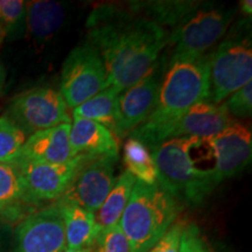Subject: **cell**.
Wrapping results in <instances>:
<instances>
[{
	"mask_svg": "<svg viewBox=\"0 0 252 252\" xmlns=\"http://www.w3.org/2000/svg\"><path fill=\"white\" fill-rule=\"evenodd\" d=\"M69 137L74 157H118L117 139L108 128L98 123L72 117Z\"/></svg>",
	"mask_w": 252,
	"mask_h": 252,
	"instance_id": "16",
	"label": "cell"
},
{
	"mask_svg": "<svg viewBox=\"0 0 252 252\" xmlns=\"http://www.w3.org/2000/svg\"><path fill=\"white\" fill-rule=\"evenodd\" d=\"M118 98L119 93L108 87L77 108L72 109V117L86 118L98 123L108 128L115 137L123 138Z\"/></svg>",
	"mask_w": 252,
	"mask_h": 252,
	"instance_id": "18",
	"label": "cell"
},
{
	"mask_svg": "<svg viewBox=\"0 0 252 252\" xmlns=\"http://www.w3.org/2000/svg\"><path fill=\"white\" fill-rule=\"evenodd\" d=\"M70 123L35 132L27 138L19 158L31 161L60 165L70 161Z\"/></svg>",
	"mask_w": 252,
	"mask_h": 252,
	"instance_id": "15",
	"label": "cell"
},
{
	"mask_svg": "<svg viewBox=\"0 0 252 252\" xmlns=\"http://www.w3.org/2000/svg\"><path fill=\"white\" fill-rule=\"evenodd\" d=\"M118 157H91L81 167L60 203L75 204L96 214L115 185Z\"/></svg>",
	"mask_w": 252,
	"mask_h": 252,
	"instance_id": "10",
	"label": "cell"
},
{
	"mask_svg": "<svg viewBox=\"0 0 252 252\" xmlns=\"http://www.w3.org/2000/svg\"><path fill=\"white\" fill-rule=\"evenodd\" d=\"M244 19L235 25L209 54L210 93L208 102L220 104L252 78L250 25Z\"/></svg>",
	"mask_w": 252,
	"mask_h": 252,
	"instance_id": "5",
	"label": "cell"
},
{
	"mask_svg": "<svg viewBox=\"0 0 252 252\" xmlns=\"http://www.w3.org/2000/svg\"><path fill=\"white\" fill-rule=\"evenodd\" d=\"M87 27L88 42L99 53L106 69L108 87L119 94L146 76L168 46V31L115 5L94 7Z\"/></svg>",
	"mask_w": 252,
	"mask_h": 252,
	"instance_id": "1",
	"label": "cell"
},
{
	"mask_svg": "<svg viewBox=\"0 0 252 252\" xmlns=\"http://www.w3.org/2000/svg\"><path fill=\"white\" fill-rule=\"evenodd\" d=\"M27 137L35 132L70 123L69 108L60 90L50 87L32 88L13 97L4 113Z\"/></svg>",
	"mask_w": 252,
	"mask_h": 252,
	"instance_id": "8",
	"label": "cell"
},
{
	"mask_svg": "<svg viewBox=\"0 0 252 252\" xmlns=\"http://www.w3.org/2000/svg\"><path fill=\"white\" fill-rule=\"evenodd\" d=\"M182 203L159 184L135 181L131 196L119 220L130 252H149L174 224Z\"/></svg>",
	"mask_w": 252,
	"mask_h": 252,
	"instance_id": "3",
	"label": "cell"
},
{
	"mask_svg": "<svg viewBox=\"0 0 252 252\" xmlns=\"http://www.w3.org/2000/svg\"><path fill=\"white\" fill-rule=\"evenodd\" d=\"M236 8L200 5L185 23L169 33L168 46H174L171 60L206 55L226 33Z\"/></svg>",
	"mask_w": 252,
	"mask_h": 252,
	"instance_id": "6",
	"label": "cell"
},
{
	"mask_svg": "<svg viewBox=\"0 0 252 252\" xmlns=\"http://www.w3.org/2000/svg\"><path fill=\"white\" fill-rule=\"evenodd\" d=\"M6 77H7V74H6V69L2 63L0 62V94H2V91L5 89L6 84Z\"/></svg>",
	"mask_w": 252,
	"mask_h": 252,
	"instance_id": "31",
	"label": "cell"
},
{
	"mask_svg": "<svg viewBox=\"0 0 252 252\" xmlns=\"http://www.w3.org/2000/svg\"><path fill=\"white\" fill-rule=\"evenodd\" d=\"M26 5L23 0H0V27L14 33L26 19Z\"/></svg>",
	"mask_w": 252,
	"mask_h": 252,
	"instance_id": "26",
	"label": "cell"
},
{
	"mask_svg": "<svg viewBox=\"0 0 252 252\" xmlns=\"http://www.w3.org/2000/svg\"><path fill=\"white\" fill-rule=\"evenodd\" d=\"M65 236L58 202L34 210L18 223L14 252H64Z\"/></svg>",
	"mask_w": 252,
	"mask_h": 252,
	"instance_id": "11",
	"label": "cell"
},
{
	"mask_svg": "<svg viewBox=\"0 0 252 252\" xmlns=\"http://www.w3.org/2000/svg\"><path fill=\"white\" fill-rule=\"evenodd\" d=\"M200 7L195 1H145L135 2L130 8L167 30L174 31Z\"/></svg>",
	"mask_w": 252,
	"mask_h": 252,
	"instance_id": "21",
	"label": "cell"
},
{
	"mask_svg": "<svg viewBox=\"0 0 252 252\" xmlns=\"http://www.w3.org/2000/svg\"><path fill=\"white\" fill-rule=\"evenodd\" d=\"M64 252H93V251H91V249H81V250H72V249L65 248Z\"/></svg>",
	"mask_w": 252,
	"mask_h": 252,
	"instance_id": "32",
	"label": "cell"
},
{
	"mask_svg": "<svg viewBox=\"0 0 252 252\" xmlns=\"http://www.w3.org/2000/svg\"><path fill=\"white\" fill-rule=\"evenodd\" d=\"M1 37H2V32H1V27H0V42H1Z\"/></svg>",
	"mask_w": 252,
	"mask_h": 252,
	"instance_id": "33",
	"label": "cell"
},
{
	"mask_svg": "<svg viewBox=\"0 0 252 252\" xmlns=\"http://www.w3.org/2000/svg\"><path fill=\"white\" fill-rule=\"evenodd\" d=\"M229 115L249 118L252 112V81L222 102Z\"/></svg>",
	"mask_w": 252,
	"mask_h": 252,
	"instance_id": "27",
	"label": "cell"
},
{
	"mask_svg": "<svg viewBox=\"0 0 252 252\" xmlns=\"http://www.w3.org/2000/svg\"><path fill=\"white\" fill-rule=\"evenodd\" d=\"M93 156H77L70 161L60 165L42 163L18 158L15 160L20 171L28 196L35 206L58 201L64 194L81 167Z\"/></svg>",
	"mask_w": 252,
	"mask_h": 252,
	"instance_id": "9",
	"label": "cell"
},
{
	"mask_svg": "<svg viewBox=\"0 0 252 252\" xmlns=\"http://www.w3.org/2000/svg\"><path fill=\"white\" fill-rule=\"evenodd\" d=\"M35 207L28 196L17 163L0 162V220L20 222Z\"/></svg>",
	"mask_w": 252,
	"mask_h": 252,
	"instance_id": "17",
	"label": "cell"
},
{
	"mask_svg": "<svg viewBox=\"0 0 252 252\" xmlns=\"http://www.w3.org/2000/svg\"><path fill=\"white\" fill-rule=\"evenodd\" d=\"M134 185L135 179L128 172L125 171L117 176L108 196L104 200L98 212L94 214L97 235L104 230L119 224V220L122 219Z\"/></svg>",
	"mask_w": 252,
	"mask_h": 252,
	"instance_id": "22",
	"label": "cell"
},
{
	"mask_svg": "<svg viewBox=\"0 0 252 252\" xmlns=\"http://www.w3.org/2000/svg\"><path fill=\"white\" fill-rule=\"evenodd\" d=\"M206 140L176 138L151 150L158 172V184L179 202L200 204L212 194L217 184L213 168L201 169L191 151Z\"/></svg>",
	"mask_w": 252,
	"mask_h": 252,
	"instance_id": "4",
	"label": "cell"
},
{
	"mask_svg": "<svg viewBox=\"0 0 252 252\" xmlns=\"http://www.w3.org/2000/svg\"><path fill=\"white\" fill-rule=\"evenodd\" d=\"M65 11L61 2L39 0L26 5V26L28 33L36 41L49 40L61 28Z\"/></svg>",
	"mask_w": 252,
	"mask_h": 252,
	"instance_id": "20",
	"label": "cell"
},
{
	"mask_svg": "<svg viewBox=\"0 0 252 252\" xmlns=\"http://www.w3.org/2000/svg\"><path fill=\"white\" fill-rule=\"evenodd\" d=\"M106 88L108 74L97 49L88 41L71 49L62 64L60 83L68 108H77Z\"/></svg>",
	"mask_w": 252,
	"mask_h": 252,
	"instance_id": "7",
	"label": "cell"
},
{
	"mask_svg": "<svg viewBox=\"0 0 252 252\" xmlns=\"http://www.w3.org/2000/svg\"><path fill=\"white\" fill-rule=\"evenodd\" d=\"M124 165L126 172L135 179V181L146 185L158 182V172L152 153L141 141L128 137L124 145Z\"/></svg>",
	"mask_w": 252,
	"mask_h": 252,
	"instance_id": "23",
	"label": "cell"
},
{
	"mask_svg": "<svg viewBox=\"0 0 252 252\" xmlns=\"http://www.w3.org/2000/svg\"><path fill=\"white\" fill-rule=\"evenodd\" d=\"M179 252H210L203 243L196 225H186Z\"/></svg>",
	"mask_w": 252,
	"mask_h": 252,
	"instance_id": "29",
	"label": "cell"
},
{
	"mask_svg": "<svg viewBox=\"0 0 252 252\" xmlns=\"http://www.w3.org/2000/svg\"><path fill=\"white\" fill-rule=\"evenodd\" d=\"M58 203L61 207L63 223H64L67 249L81 250V249L93 248L97 237L94 214L75 204Z\"/></svg>",
	"mask_w": 252,
	"mask_h": 252,
	"instance_id": "19",
	"label": "cell"
},
{
	"mask_svg": "<svg viewBox=\"0 0 252 252\" xmlns=\"http://www.w3.org/2000/svg\"><path fill=\"white\" fill-rule=\"evenodd\" d=\"M234 123L222 103L201 102L189 109L182 117L165 128L154 140L151 150L163 141L176 138H195L208 140ZM150 150V151H151Z\"/></svg>",
	"mask_w": 252,
	"mask_h": 252,
	"instance_id": "13",
	"label": "cell"
},
{
	"mask_svg": "<svg viewBox=\"0 0 252 252\" xmlns=\"http://www.w3.org/2000/svg\"><path fill=\"white\" fill-rule=\"evenodd\" d=\"M206 144L215 158L213 172L219 185L241 173L251 160V131L242 124L234 122L215 137L206 140Z\"/></svg>",
	"mask_w": 252,
	"mask_h": 252,
	"instance_id": "14",
	"label": "cell"
},
{
	"mask_svg": "<svg viewBox=\"0 0 252 252\" xmlns=\"http://www.w3.org/2000/svg\"><path fill=\"white\" fill-rule=\"evenodd\" d=\"M25 132L5 115L0 116V162H14L27 140Z\"/></svg>",
	"mask_w": 252,
	"mask_h": 252,
	"instance_id": "24",
	"label": "cell"
},
{
	"mask_svg": "<svg viewBox=\"0 0 252 252\" xmlns=\"http://www.w3.org/2000/svg\"><path fill=\"white\" fill-rule=\"evenodd\" d=\"M167 64V58L161 55L146 76L119 94L118 105L123 138L139 127L152 115L159 100Z\"/></svg>",
	"mask_w": 252,
	"mask_h": 252,
	"instance_id": "12",
	"label": "cell"
},
{
	"mask_svg": "<svg viewBox=\"0 0 252 252\" xmlns=\"http://www.w3.org/2000/svg\"><path fill=\"white\" fill-rule=\"evenodd\" d=\"M93 252H130L127 238L123 234L119 224L109 228L97 235L91 248Z\"/></svg>",
	"mask_w": 252,
	"mask_h": 252,
	"instance_id": "25",
	"label": "cell"
},
{
	"mask_svg": "<svg viewBox=\"0 0 252 252\" xmlns=\"http://www.w3.org/2000/svg\"><path fill=\"white\" fill-rule=\"evenodd\" d=\"M185 228L184 222H175L149 252H179Z\"/></svg>",
	"mask_w": 252,
	"mask_h": 252,
	"instance_id": "28",
	"label": "cell"
},
{
	"mask_svg": "<svg viewBox=\"0 0 252 252\" xmlns=\"http://www.w3.org/2000/svg\"><path fill=\"white\" fill-rule=\"evenodd\" d=\"M239 7H241V12L243 13L245 17H251L252 14V2L251 0H243V1H241V5H239Z\"/></svg>",
	"mask_w": 252,
	"mask_h": 252,
	"instance_id": "30",
	"label": "cell"
},
{
	"mask_svg": "<svg viewBox=\"0 0 252 252\" xmlns=\"http://www.w3.org/2000/svg\"><path fill=\"white\" fill-rule=\"evenodd\" d=\"M209 54L169 60L156 109L128 137L151 150L158 135L194 105L209 99Z\"/></svg>",
	"mask_w": 252,
	"mask_h": 252,
	"instance_id": "2",
	"label": "cell"
}]
</instances>
